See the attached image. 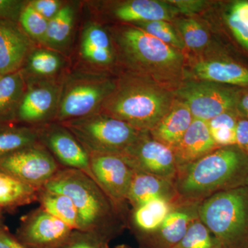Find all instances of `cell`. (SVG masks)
I'll return each instance as SVG.
<instances>
[{"label": "cell", "mask_w": 248, "mask_h": 248, "mask_svg": "<svg viewBox=\"0 0 248 248\" xmlns=\"http://www.w3.org/2000/svg\"><path fill=\"white\" fill-rule=\"evenodd\" d=\"M174 187L182 200L201 202L222 191L248 185V155L237 146L220 147L178 166Z\"/></svg>", "instance_id": "1"}, {"label": "cell", "mask_w": 248, "mask_h": 248, "mask_svg": "<svg viewBox=\"0 0 248 248\" xmlns=\"http://www.w3.org/2000/svg\"><path fill=\"white\" fill-rule=\"evenodd\" d=\"M43 187L73 201L79 216L80 231L110 242L126 226V217L84 171L62 168Z\"/></svg>", "instance_id": "2"}, {"label": "cell", "mask_w": 248, "mask_h": 248, "mask_svg": "<svg viewBox=\"0 0 248 248\" xmlns=\"http://www.w3.org/2000/svg\"><path fill=\"white\" fill-rule=\"evenodd\" d=\"M198 215L223 248H248V185L202 201Z\"/></svg>", "instance_id": "3"}, {"label": "cell", "mask_w": 248, "mask_h": 248, "mask_svg": "<svg viewBox=\"0 0 248 248\" xmlns=\"http://www.w3.org/2000/svg\"><path fill=\"white\" fill-rule=\"evenodd\" d=\"M168 107L169 99L164 94L135 83L125 84L111 93L99 112L146 132L153 130L167 114Z\"/></svg>", "instance_id": "4"}, {"label": "cell", "mask_w": 248, "mask_h": 248, "mask_svg": "<svg viewBox=\"0 0 248 248\" xmlns=\"http://www.w3.org/2000/svg\"><path fill=\"white\" fill-rule=\"evenodd\" d=\"M60 124L76 137L89 155H122L143 132L101 112Z\"/></svg>", "instance_id": "5"}, {"label": "cell", "mask_w": 248, "mask_h": 248, "mask_svg": "<svg viewBox=\"0 0 248 248\" xmlns=\"http://www.w3.org/2000/svg\"><path fill=\"white\" fill-rule=\"evenodd\" d=\"M110 80L94 72H77L62 84L58 123L96 113L113 92Z\"/></svg>", "instance_id": "6"}, {"label": "cell", "mask_w": 248, "mask_h": 248, "mask_svg": "<svg viewBox=\"0 0 248 248\" xmlns=\"http://www.w3.org/2000/svg\"><path fill=\"white\" fill-rule=\"evenodd\" d=\"M62 168L40 142L0 158V171L37 188L43 187Z\"/></svg>", "instance_id": "7"}, {"label": "cell", "mask_w": 248, "mask_h": 248, "mask_svg": "<svg viewBox=\"0 0 248 248\" xmlns=\"http://www.w3.org/2000/svg\"><path fill=\"white\" fill-rule=\"evenodd\" d=\"M89 156L92 177L128 219V195L133 170L120 155L91 154Z\"/></svg>", "instance_id": "8"}, {"label": "cell", "mask_w": 248, "mask_h": 248, "mask_svg": "<svg viewBox=\"0 0 248 248\" xmlns=\"http://www.w3.org/2000/svg\"><path fill=\"white\" fill-rule=\"evenodd\" d=\"M120 156L133 170L174 182L177 166L172 148L148 138L146 132H141Z\"/></svg>", "instance_id": "9"}, {"label": "cell", "mask_w": 248, "mask_h": 248, "mask_svg": "<svg viewBox=\"0 0 248 248\" xmlns=\"http://www.w3.org/2000/svg\"><path fill=\"white\" fill-rule=\"evenodd\" d=\"M194 119L208 122L237 104V93L212 82L191 83L177 91Z\"/></svg>", "instance_id": "10"}, {"label": "cell", "mask_w": 248, "mask_h": 248, "mask_svg": "<svg viewBox=\"0 0 248 248\" xmlns=\"http://www.w3.org/2000/svg\"><path fill=\"white\" fill-rule=\"evenodd\" d=\"M26 81L27 90L18 110L17 122L38 126L55 121L62 84L55 78Z\"/></svg>", "instance_id": "11"}, {"label": "cell", "mask_w": 248, "mask_h": 248, "mask_svg": "<svg viewBox=\"0 0 248 248\" xmlns=\"http://www.w3.org/2000/svg\"><path fill=\"white\" fill-rule=\"evenodd\" d=\"M74 230L42 208L22 217L17 236L28 248H60Z\"/></svg>", "instance_id": "12"}, {"label": "cell", "mask_w": 248, "mask_h": 248, "mask_svg": "<svg viewBox=\"0 0 248 248\" xmlns=\"http://www.w3.org/2000/svg\"><path fill=\"white\" fill-rule=\"evenodd\" d=\"M36 127L40 143L62 168L79 170L92 177L89 153L68 129L55 122Z\"/></svg>", "instance_id": "13"}, {"label": "cell", "mask_w": 248, "mask_h": 248, "mask_svg": "<svg viewBox=\"0 0 248 248\" xmlns=\"http://www.w3.org/2000/svg\"><path fill=\"white\" fill-rule=\"evenodd\" d=\"M120 42L125 53L141 63L165 66L180 60L175 49L137 27L122 31Z\"/></svg>", "instance_id": "14"}, {"label": "cell", "mask_w": 248, "mask_h": 248, "mask_svg": "<svg viewBox=\"0 0 248 248\" xmlns=\"http://www.w3.org/2000/svg\"><path fill=\"white\" fill-rule=\"evenodd\" d=\"M200 202L181 200L155 232L139 244L141 248H174L185 236L192 223L199 218Z\"/></svg>", "instance_id": "15"}, {"label": "cell", "mask_w": 248, "mask_h": 248, "mask_svg": "<svg viewBox=\"0 0 248 248\" xmlns=\"http://www.w3.org/2000/svg\"><path fill=\"white\" fill-rule=\"evenodd\" d=\"M33 47L19 23L0 20V76L20 71Z\"/></svg>", "instance_id": "16"}, {"label": "cell", "mask_w": 248, "mask_h": 248, "mask_svg": "<svg viewBox=\"0 0 248 248\" xmlns=\"http://www.w3.org/2000/svg\"><path fill=\"white\" fill-rule=\"evenodd\" d=\"M180 200L159 199L132 208L127 224L130 225L138 242L157 231Z\"/></svg>", "instance_id": "17"}, {"label": "cell", "mask_w": 248, "mask_h": 248, "mask_svg": "<svg viewBox=\"0 0 248 248\" xmlns=\"http://www.w3.org/2000/svg\"><path fill=\"white\" fill-rule=\"evenodd\" d=\"M216 148L208 122L194 119L182 140L172 151L178 167L194 162Z\"/></svg>", "instance_id": "18"}, {"label": "cell", "mask_w": 248, "mask_h": 248, "mask_svg": "<svg viewBox=\"0 0 248 248\" xmlns=\"http://www.w3.org/2000/svg\"><path fill=\"white\" fill-rule=\"evenodd\" d=\"M159 199H180L176 192L174 183L147 173L133 170L128 195V203L132 208Z\"/></svg>", "instance_id": "19"}, {"label": "cell", "mask_w": 248, "mask_h": 248, "mask_svg": "<svg viewBox=\"0 0 248 248\" xmlns=\"http://www.w3.org/2000/svg\"><path fill=\"white\" fill-rule=\"evenodd\" d=\"M178 10L168 3L154 0H133L125 1L115 7L113 14L125 22H149L170 20Z\"/></svg>", "instance_id": "20"}, {"label": "cell", "mask_w": 248, "mask_h": 248, "mask_svg": "<svg viewBox=\"0 0 248 248\" xmlns=\"http://www.w3.org/2000/svg\"><path fill=\"white\" fill-rule=\"evenodd\" d=\"M80 53L88 63L95 66L110 64L113 60L110 36L104 28L90 22L81 34Z\"/></svg>", "instance_id": "21"}, {"label": "cell", "mask_w": 248, "mask_h": 248, "mask_svg": "<svg viewBox=\"0 0 248 248\" xmlns=\"http://www.w3.org/2000/svg\"><path fill=\"white\" fill-rule=\"evenodd\" d=\"M193 120L187 105L179 103L151 130L152 135L155 140L173 149L182 140Z\"/></svg>", "instance_id": "22"}, {"label": "cell", "mask_w": 248, "mask_h": 248, "mask_svg": "<svg viewBox=\"0 0 248 248\" xmlns=\"http://www.w3.org/2000/svg\"><path fill=\"white\" fill-rule=\"evenodd\" d=\"M196 76L208 82L235 86H248V69L228 61L198 62L194 67Z\"/></svg>", "instance_id": "23"}, {"label": "cell", "mask_w": 248, "mask_h": 248, "mask_svg": "<svg viewBox=\"0 0 248 248\" xmlns=\"http://www.w3.org/2000/svg\"><path fill=\"white\" fill-rule=\"evenodd\" d=\"M27 86L21 71L0 77V123L17 122Z\"/></svg>", "instance_id": "24"}, {"label": "cell", "mask_w": 248, "mask_h": 248, "mask_svg": "<svg viewBox=\"0 0 248 248\" xmlns=\"http://www.w3.org/2000/svg\"><path fill=\"white\" fill-rule=\"evenodd\" d=\"M64 66L59 52L49 48H34L20 70L26 80L54 79Z\"/></svg>", "instance_id": "25"}, {"label": "cell", "mask_w": 248, "mask_h": 248, "mask_svg": "<svg viewBox=\"0 0 248 248\" xmlns=\"http://www.w3.org/2000/svg\"><path fill=\"white\" fill-rule=\"evenodd\" d=\"M40 188L0 171V207L13 210L37 202Z\"/></svg>", "instance_id": "26"}, {"label": "cell", "mask_w": 248, "mask_h": 248, "mask_svg": "<svg viewBox=\"0 0 248 248\" xmlns=\"http://www.w3.org/2000/svg\"><path fill=\"white\" fill-rule=\"evenodd\" d=\"M37 143V127L17 122L0 123V158Z\"/></svg>", "instance_id": "27"}, {"label": "cell", "mask_w": 248, "mask_h": 248, "mask_svg": "<svg viewBox=\"0 0 248 248\" xmlns=\"http://www.w3.org/2000/svg\"><path fill=\"white\" fill-rule=\"evenodd\" d=\"M37 202L40 203V208L46 212L66 223L74 231H80L81 227L78 211L69 197L41 187Z\"/></svg>", "instance_id": "28"}, {"label": "cell", "mask_w": 248, "mask_h": 248, "mask_svg": "<svg viewBox=\"0 0 248 248\" xmlns=\"http://www.w3.org/2000/svg\"><path fill=\"white\" fill-rule=\"evenodd\" d=\"M76 10L71 4H64L58 14L48 21L44 45L60 52L68 46L74 29Z\"/></svg>", "instance_id": "29"}, {"label": "cell", "mask_w": 248, "mask_h": 248, "mask_svg": "<svg viewBox=\"0 0 248 248\" xmlns=\"http://www.w3.org/2000/svg\"><path fill=\"white\" fill-rule=\"evenodd\" d=\"M174 248H224L206 226L196 219L182 241Z\"/></svg>", "instance_id": "30"}, {"label": "cell", "mask_w": 248, "mask_h": 248, "mask_svg": "<svg viewBox=\"0 0 248 248\" xmlns=\"http://www.w3.org/2000/svg\"><path fill=\"white\" fill-rule=\"evenodd\" d=\"M226 20L235 38L248 51V1L233 2Z\"/></svg>", "instance_id": "31"}, {"label": "cell", "mask_w": 248, "mask_h": 248, "mask_svg": "<svg viewBox=\"0 0 248 248\" xmlns=\"http://www.w3.org/2000/svg\"><path fill=\"white\" fill-rule=\"evenodd\" d=\"M24 32L32 41L38 42L44 45L48 21L29 3L23 10L18 21Z\"/></svg>", "instance_id": "32"}, {"label": "cell", "mask_w": 248, "mask_h": 248, "mask_svg": "<svg viewBox=\"0 0 248 248\" xmlns=\"http://www.w3.org/2000/svg\"><path fill=\"white\" fill-rule=\"evenodd\" d=\"M184 45L192 50L203 48L209 41L208 32L193 19H185L179 24Z\"/></svg>", "instance_id": "33"}, {"label": "cell", "mask_w": 248, "mask_h": 248, "mask_svg": "<svg viewBox=\"0 0 248 248\" xmlns=\"http://www.w3.org/2000/svg\"><path fill=\"white\" fill-rule=\"evenodd\" d=\"M137 24V27L154 36L172 48H184L186 46L182 39L166 21H154L138 23Z\"/></svg>", "instance_id": "34"}, {"label": "cell", "mask_w": 248, "mask_h": 248, "mask_svg": "<svg viewBox=\"0 0 248 248\" xmlns=\"http://www.w3.org/2000/svg\"><path fill=\"white\" fill-rule=\"evenodd\" d=\"M108 241L95 235L74 231L60 248H110Z\"/></svg>", "instance_id": "35"}, {"label": "cell", "mask_w": 248, "mask_h": 248, "mask_svg": "<svg viewBox=\"0 0 248 248\" xmlns=\"http://www.w3.org/2000/svg\"><path fill=\"white\" fill-rule=\"evenodd\" d=\"M208 127L217 146H236V126L231 124L219 123Z\"/></svg>", "instance_id": "36"}, {"label": "cell", "mask_w": 248, "mask_h": 248, "mask_svg": "<svg viewBox=\"0 0 248 248\" xmlns=\"http://www.w3.org/2000/svg\"><path fill=\"white\" fill-rule=\"evenodd\" d=\"M27 4L28 1L24 0H0V20L18 22Z\"/></svg>", "instance_id": "37"}, {"label": "cell", "mask_w": 248, "mask_h": 248, "mask_svg": "<svg viewBox=\"0 0 248 248\" xmlns=\"http://www.w3.org/2000/svg\"><path fill=\"white\" fill-rule=\"evenodd\" d=\"M29 3L48 21L53 19L65 4L60 0H31Z\"/></svg>", "instance_id": "38"}, {"label": "cell", "mask_w": 248, "mask_h": 248, "mask_svg": "<svg viewBox=\"0 0 248 248\" xmlns=\"http://www.w3.org/2000/svg\"><path fill=\"white\" fill-rule=\"evenodd\" d=\"M236 137V146L248 155V120H238Z\"/></svg>", "instance_id": "39"}, {"label": "cell", "mask_w": 248, "mask_h": 248, "mask_svg": "<svg viewBox=\"0 0 248 248\" xmlns=\"http://www.w3.org/2000/svg\"><path fill=\"white\" fill-rule=\"evenodd\" d=\"M178 11L186 14H195L200 11L203 5L202 1H170Z\"/></svg>", "instance_id": "40"}, {"label": "cell", "mask_w": 248, "mask_h": 248, "mask_svg": "<svg viewBox=\"0 0 248 248\" xmlns=\"http://www.w3.org/2000/svg\"><path fill=\"white\" fill-rule=\"evenodd\" d=\"M0 248H28L8 232L6 228L0 229Z\"/></svg>", "instance_id": "41"}, {"label": "cell", "mask_w": 248, "mask_h": 248, "mask_svg": "<svg viewBox=\"0 0 248 248\" xmlns=\"http://www.w3.org/2000/svg\"><path fill=\"white\" fill-rule=\"evenodd\" d=\"M236 106L240 112L248 118V92L243 94L242 97H239Z\"/></svg>", "instance_id": "42"}, {"label": "cell", "mask_w": 248, "mask_h": 248, "mask_svg": "<svg viewBox=\"0 0 248 248\" xmlns=\"http://www.w3.org/2000/svg\"><path fill=\"white\" fill-rule=\"evenodd\" d=\"M115 248H130L128 246H125V245H120V246H117Z\"/></svg>", "instance_id": "43"}, {"label": "cell", "mask_w": 248, "mask_h": 248, "mask_svg": "<svg viewBox=\"0 0 248 248\" xmlns=\"http://www.w3.org/2000/svg\"><path fill=\"white\" fill-rule=\"evenodd\" d=\"M5 227L3 226L2 224H1V223H0V229H2V228H4Z\"/></svg>", "instance_id": "44"}, {"label": "cell", "mask_w": 248, "mask_h": 248, "mask_svg": "<svg viewBox=\"0 0 248 248\" xmlns=\"http://www.w3.org/2000/svg\"><path fill=\"white\" fill-rule=\"evenodd\" d=\"M1 210H2V209H1V207H0V218H1ZM0 223H1V222H0Z\"/></svg>", "instance_id": "45"}, {"label": "cell", "mask_w": 248, "mask_h": 248, "mask_svg": "<svg viewBox=\"0 0 248 248\" xmlns=\"http://www.w3.org/2000/svg\"><path fill=\"white\" fill-rule=\"evenodd\" d=\"M0 77H1V76H0Z\"/></svg>", "instance_id": "46"}]
</instances>
